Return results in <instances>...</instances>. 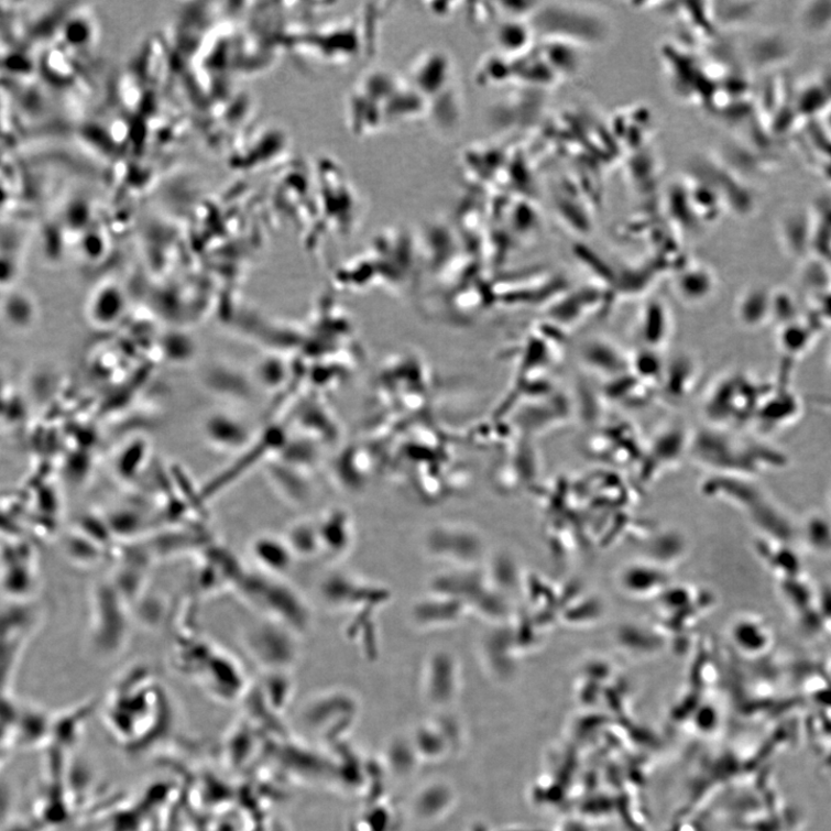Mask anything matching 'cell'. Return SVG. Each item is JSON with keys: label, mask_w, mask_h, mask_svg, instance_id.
Returning a JSON list of instances; mask_svg holds the SVG:
<instances>
[{"label": "cell", "mask_w": 831, "mask_h": 831, "mask_svg": "<svg viewBox=\"0 0 831 831\" xmlns=\"http://www.w3.org/2000/svg\"><path fill=\"white\" fill-rule=\"evenodd\" d=\"M234 589L261 616L287 626L297 634L306 631L311 623L310 610L303 598L280 578L248 572Z\"/></svg>", "instance_id": "obj_1"}, {"label": "cell", "mask_w": 831, "mask_h": 831, "mask_svg": "<svg viewBox=\"0 0 831 831\" xmlns=\"http://www.w3.org/2000/svg\"><path fill=\"white\" fill-rule=\"evenodd\" d=\"M298 635L293 630L260 616L242 633L249 656L267 671H284L299 655Z\"/></svg>", "instance_id": "obj_2"}, {"label": "cell", "mask_w": 831, "mask_h": 831, "mask_svg": "<svg viewBox=\"0 0 831 831\" xmlns=\"http://www.w3.org/2000/svg\"><path fill=\"white\" fill-rule=\"evenodd\" d=\"M201 433L207 444L223 453H244L254 442L252 427L241 417L227 412L206 416Z\"/></svg>", "instance_id": "obj_3"}, {"label": "cell", "mask_w": 831, "mask_h": 831, "mask_svg": "<svg viewBox=\"0 0 831 831\" xmlns=\"http://www.w3.org/2000/svg\"><path fill=\"white\" fill-rule=\"evenodd\" d=\"M101 593V635L103 650L109 656L122 654L129 643L130 612L127 601L113 586Z\"/></svg>", "instance_id": "obj_4"}, {"label": "cell", "mask_w": 831, "mask_h": 831, "mask_svg": "<svg viewBox=\"0 0 831 831\" xmlns=\"http://www.w3.org/2000/svg\"><path fill=\"white\" fill-rule=\"evenodd\" d=\"M250 555L261 573L281 578L296 558L286 539L273 534H260L250 544Z\"/></svg>", "instance_id": "obj_5"}, {"label": "cell", "mask_w": 831, "mask_h": 831, "mask_svg": "<svg viewBox=\"0 0 831 831\" xmlns=\"http://www.w3.org/2000/svg\"><path fill=\"white\" fill-rule=\"evenodd\" d=\"M129 306L125 289L120 284L110 282L95 292L89 303V316L95 325L113 327L127 316Z\"/></svg>", "instance_id": "obj_6"}, {"label": "cell", "mask_w": 831, "mask_h": 831, "mask_svg": "<svg viewBox=\"0 0 831 831\" xmlns=\"http://www.w3.org/2000/svg\"><path fill=\"white\" fill-rule=\"evenodd\" d=\"M151 445L145 438H134L127 442L114 459V472L122 482L136 481L149 464Z\"/></svg>", "instance_id": "obj_7"}, {"label": "cell", "mask_w": 831, "mask_h": 831, "mask_svg": "<svg viewBox=\"0 0 831 831\" xmlns=\"http://www.w3.org/2000/svg\"><path fill=\"white\" fill-rule=\"evenodd\" d=\"M671 335V318L660 302H650L639 320L641 339L649 349H658L668 343Z\"/></svg>", "instance_id": "obj_8"}, {"label": "cell", "mask_w": 831, "mask_h": 831, "mask_svg": "<svg viewBox=\"0 0 831 831\" xmlns=\"http://www.w3.org/2000/svg\"><path fill=\"white\" fill-rule=\"evenodd\" d=\"M266 470L272 486L287 502L300 504L306 501L308 490L300 479V470L278 460L267 463Z\"/></svg>", "instance_id": "obj_9"}, {"label": "cell", "mask_w": 831, "mask_h": 831, "mask_svg": "<svg viewBox=\"0 0 831 831\" xmlns=\"http://www.w3.org/2000/svg\"><path fill=\"white\" fill-rule=\"evenodd\" d=\"M675 286L677 297L691 305L709 300L717 291L714 276L706 270H692L681 274Z\"/></svg>", "instance_id": "obj_10"}, {"label": "cell", "mask_w": 831, "mask_h": 831, "mask_svg": "<svg viewBox=\"0 0 831 831\" xmlns=\"http://www.w3.org/2000/svg\"><path fill=\"white\" fill-rule=\"evenodd\" d=\"M287 368L276 356H264L253 365L252 382L266 391L277 390L286 380Z\"/></svg>", "instance_id": "obj_11"}, {"label": "cell", "mask_w": 831, "mask_h": 831, "mask_svg": "<svg viewBox=\"0 0 831 831\" xmlns=\"http://www.w3.org/2000/svg\"><path fill=\"white\" fill-rule=\"evenodd\" d=\"M295 557L311 556L321 546L318 528L308 522H296L283 536Z\"/></svg>", "instance_id": "obj_12"}, {"label": "cell", "mask_w": 831, "mask_h": 831, "mask_svg": "<svg viewBox=\"0 0 831 831\" xmlns=\"http://www.w3.org/2000/svg\"><path fill=\"white\" fill-rule=\"evenodd\" d=\"M108 526L112 535L132 539L146 531L147 521L139 510L124 507L110 515Z\"/></svg>", "instance_id": "obj_13"}, {"label": "cell", "mask_w": 831, "mask_h": 831, "mask_svg": "<svg viewBox=\"0 0 831 831\" xmlns=\"http://www.w3.org/2000/svg\"><path fill=\"white\" fill-rule=\"evenodd\" d=\"M165 358L174 363H187L196 353V345L192 338L183 332H170L162 341Z\"/></svg>", "instance_id": "obj_14"}]
</instances>
